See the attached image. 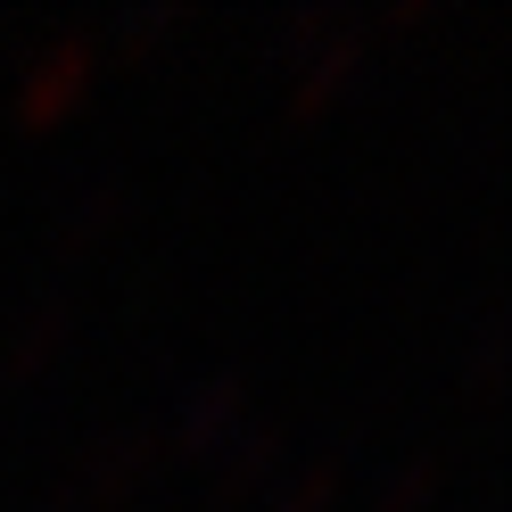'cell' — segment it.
<instances>
[{
  "mask_svg": "<svg viewBox=\"0 0 512 512\" xmlns=\"http://www.w3.org/2000/svg\"><path fill=\"white\" fill-rule=\"evenodd\" d=\"M256 422V380L248 372H207L174 397V413L157 422V455H182V463H215L223 446Z\"/></svg>",
  "mask_w": 512,
  "mask_h": 512,
  "instance_id": "cell-1",
  "label": "cell"
},
{
  "mask_svg": "<svg viewBox=\"0 0 512 512\" xmlns=\"http://www.w3.org/2000/svg\"><path fill=\"white\" fill-rule=\"evenodd\" d=\"M149 463H157V422H133V430H116V438H91L83 455H75V471L50 488L42 512H116L149 479Z\"/></svg>",
  "mask_w": 512,
  "mask_h": 512,
  "instance_id": "cell-2",
  "label": "cell"
},
{
  "mask_svg": "<svg viewBox=\"0 0 512 512\" xmlns=\"http://www.w3.org/2000/svg\"><path fill=\"white\" fill-rule=\"evenodd\" d=\"M364 50H372V17H339L306 58H290V91H281V124H314L339 108V91L364 75Z\"/></svg>",
  "mask_w": 512,
  "mask_h": 512,
  "instance_id": "cell-3",
  "label": "cell"
},
{
  "mask_svg": "<svg viewBox=\"0 0 512 512\" xmlns=\"http://www.w3.org/2000/svg\"><path fill=\"white\" fill-rule=\"evenodd\" d=\"M91 75H100V34H50L17 67V124H58L91 91Z\"/></svg>",
  "mask_w": 512,
  "mask_h": 512,
  "instance_id": "cell-4",
  "label": "cell"
},
{
  "mask_svg": "<svg viewBox=\"0 0 512 512\" xmlns=\"http://www.w3.org/2000/svg\"><path fill=\"white\" fill-rule=\"evenodd\" d=\"M290 455V438H281L273 422H248L232 446H223L215 455V479H207V496H215V512H232V504H248L256 488H265L273 479V463Z\"/></svg>",
  "mask_w": 512,
  "mask_h": 512,
  "instance_id": "cell-5",
  "label": "cell"
},
{
  "mask_svg": "<svg viewBox=\"0 0 512 512\" xmlns=\"http://www.w3.org/2000/svg\"><path fill=\"white\" fill-rule=\"evenodd\" d=\"M67 323H75V306L58 298V290L34 298V306L9 323V347H0V380H34V372L58 356V347H67Z\"/></svg>",
  "mask_w": 512,
  "mask_h": 512,
  "instance_id": "cell-6",
  "label": "cell"
},
{
  "mask_svg": "<svg viewBox=\"0 0 512 512\" xmlns=\"http://www.w3.org/2000/svg\"><path fill=\"white\" fill-rule=\"evenodd\" d=\"M124 199H133V190H124V174H100V182H83V199H75V215H67V232H58V248H91L108 232V223L124 215Z\"/></svg>",
  "mask_w": 512,
  "mask_h": 512,
  "instance_id": "cell-7",
  "label": "cell"
},
{
  "mask_svg": "<svg viewBox=\"0 0 512 512\" xmlns=\"http://www.w3.org/2000/svg\"><path fill=\"white\" fill-rule=\"evenodd\" d=\"M438 496V455L422 446V455H405L389 479H380V496H372V512H422Z\"/></svg>",
  "mask_w": 512,
  "mask_h": 512,
  "instance_id": "cell-8",
  "label": "cell"
},
{
  "mask_svg": "<svg viewBox=\"0 0 512 512\" xmlns=\"http://www.w3.org/2000/svg\"><path fill=\"white\" fill-rule=\"evenodd\" d=\"M166 34H182V0H149V9H124L116 17V50L124 58H149Z\"/></svg>",
  "mask_w": 512,
  "mask_h": 512,
  "instance_id": "cell-9",
  "label": "cell"
},
{
  "mask_svg": "<svg viewBox=\"0 0 512 512\" xmlns=\"http://www.w3.org/2000/svg\"><path fill=\"white\" fill-rule=\"evenodd\" d=\"M331 496H339V455H314V463H298V479L265 512H331Z\"/></svg>",
  "mask_w": 512,
  "mask_h": 512,
  "instance_id": "cell-10",
  "label": "cell"
},
{
  "mask_svg": "<svg viewBox=\"0 0 512 512\" xmlns=\"http://www.w3.org/2000/svg\"><path fill=\"white\" fill-rule=\"evenodd\" d=\"M496 364H504V314H488L479 339H471V364H463V397H471V405L496 397Z\"/></svg>",
  "mask_w": 512,
  "mask_h": 512,
  "instance_id": "cell-11",
  "label": "cell"
},
{
  "mask_svg": "<svg viewBox=\"0 0 512 512\" xmlns=\"http://www.w3.org/2000/svg\"><path fill=\"white\" fill-rule=\"evenodd\" d=\"M331 25H339V9H331V0H298V9H290V25H281V50H290V58H306L314 42L331 34Z\"/></svg>",
  "mask_w": 512,
  "mask_h": 512,
  "instance_id": "cell-12",
  "label": "cell"
}]
</instances>
